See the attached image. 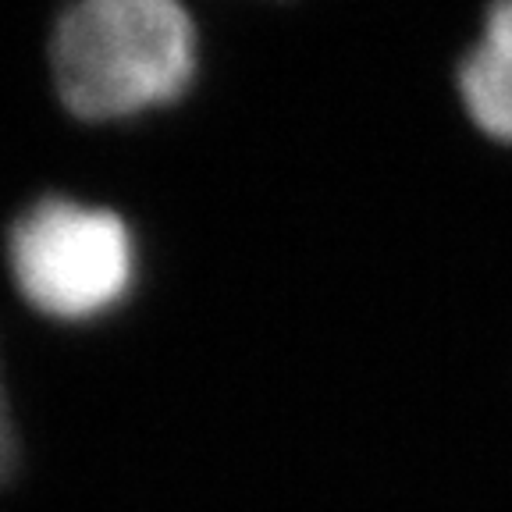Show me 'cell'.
Segmentation results:
<instances>
[{"mask_svg":"<svg viewBox=\"0 0 512 512\" xmlns=\"http://www.w3.org/2000/svg\"><path fill=\"white\" fill-rule=\"evenodd\" d=\"M200 25L178 0H82L50 36L64 111L111 125L178 104L200 75Z\"/></svg>","mask_w":512,"mask_h":512,"instance_id":"1","label":"cell"},{"mask_svg":"<svg viewBox=\"0 0 512 512\" xmlns=\"http://www.w3.org/2000/svg\"><path fill=\"white\" fill-rule=\"evenodd\" d=\"M8 271L40 317L93 324L132 296L139 242L118 210L54 192L11 221Z\"/></svg>","mask_w":512,"mask_h":512,"instance_id":"2","label":"cell"},{"mask_svg":"<svg viewBox=\"0 0 512 512\" xmlns=\"http://www.w3.org/2000/svg\"><path fill=\"white\" fill-rule=\"evenodd\" d=\"M456 93L480 136L512 146V0L488 8L456 68Z\"/></svg>","mask_w":512,"mask_h":512,"instance_id":"3","label":"cell"},{"mask_svg":"<svg viewBox=\"0 0 512 512\" xmlns=\"http://www.w3.org/2000/svg\"><path fill=\"white\" fill-rule=\"evenodd\" d=\"M18 470V434L15 420H11L8 392H4V381H0V488L15 477Z\"/></svg>","mask_w":512,"mask_h":512,"instance_id":"4","label":"cell"}]
</instances>
